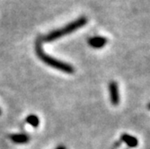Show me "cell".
Listing matches in <instances>:
<instances>
[{"label":"cell","mask_w":150,"mask_h":149,"mask_svg":"<svg viewBox=\"0 0 150 149\" xmlns=\"http://www.w3.org/2000/svg\"><path fill=\"white\" fill-rule=\"evenodd\" d=\"M147 108H148V109L150 110V102L148 103V105H147Z\"/></svg>","instance_id":"cell-9"},{"label":"cell","mask_w":150,"mask_h":149,"mask_svg":"<svg viewBox=\"0 0 150 149\" xmlns=\"http://www.w3.org/2000/svg\"><path fill=\"white\" fill-rule=\"evenodd\" d=\"M10 139L16 144H26L30 140V138L25 134H13L10 136Z\"/></svg>","instance_id":"cell-6"},{"label":"cell","mask_w":150,"mask_h":149,"mask_svg":"<svg viewBox=\"0 0 150 149\" xmlns=\"http://www.w3.org/2000/svg\"><path fill=\"white\" fill-rule=\"evenodd\" d=\"M36 54L37 56L40 58V59L42 60V62H44L46 65L53 67V68H56L58 70H60L62 72H65V73H67V74H72L75 72V69L74 67L69 65V64H67L65 62H62V61H59L56 59H54L43 51L42 48V45H40V42H37L36 43Z\"/></svg>","instance_id":"cell-2"},{"label":"cell","mask_w":150,"mask_h":149,"mask_svg":"<svg viewBox=\"0 0 150 149\" xmlns=\"http://www.w3.org/2000/svg\"><path fill=\"white\" fill-rule=\"evenodd\" d=\"M86 22H87L86 18L84 17V16H82V17L78 18L76 20H75L74 22H71L67 25L62 27V28L55 30V31H52L51 32L48 33L43 38V40L46 42H53V40H56L61 38L62 36L72 33L76 30L81 28V27H83L84 25H86Z\"/></svg>","instance_id":"cell-1"},{"label":"cell","mask_w":150,"mask_h":149,"mask_svg":"<svg viewBox=\"0 0 150 149\" xmlns=\"http://www.w3.org/2000/svg\"><path fill=\"white\" fill-rule=\"evenodd\" d=\"M89 45L93 48V49H101L103 48L106 43H107V39L102 36H95V37H91L88 40Z\"/></svg>","instance_id":"cell-4"},{"label":"cell","mask_w":150,"mask_h":149,"mask_svg":"<svg viewBox=\"0 0 150 149\" xmlns=\"http://www.w3.org/2000/svg\"><path fill=\"white\" fill-rule=\"evenodd\" d=\"M109 91H110V98H111L112 104L117 106L120 102V93H119L118 84L115 81H112L109 84Z\"/></svg>","instance_id":"cell-3"},{"label":"cell","mask_w":150,"mask_h":149,"mask_svg":"<svg viewBox=\"0 0 150 149\" xmlns=\"http://www.w3.org/2000/svg\"><path fill=\"white\" fill-rule=\"evenodd\" d=\"M0 115H1V110H0Z\"/></svg>","instance_id":"cell-10"},{"label":"cell","mask_w":150,"mask_h":149,"mask_svg":"<svg viewBox=\"0 0 150 149\" xmlns=\"http://www.w3.org/2000/svg\"><path fill=\"white\" fill-rule=\"evenodd\" d=\"M120 138H121V141H123L129 147L133 148L139 145L138 139L133 136H130L129 134H122Z\"/></svg>","instance_id":"cell-5"},{"label":"cell","mask_w":150,"mask_h":149,"mask_svg":"<svg viewBox=\"0 0 150 149\" xmlns=\"http://www.w3.org/2000/svg\"><path fill=\"white\" fill-rule=\"evenodd\" d=\"M26 122L27 124H29L34 128H37L39 126V123H40V120H39V118L34 115V114H32V115H29L28 117L26 118Z\"/></svg>","instance_id":"cell-7"},{"label":"cell","mask_w":150,"mask_h":149,"mask_svg":"<svg viewBox=\"0 0 150 149\" xmlns=\"http://www.w3.org/2000/svg\"><path fill=\"white\" fill-rule=\"evenodd\" d=\"M56 149H67L64 145H59V146H58Z\"/></svg>","instance_id":"cell-8"}]
</instances>
